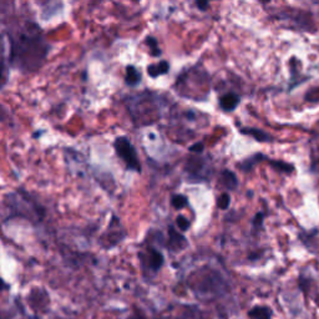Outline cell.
Instances as JSON below:
<instances>
[{
  "label": "cell",
  "instance_id": "cell-1",
  "mask_svg": "<svg viewBox=\"0 0 319 319\" xmlns=\"http://www.w3.org/2000/svg\"><path fill=\"white\" fill-rule=\"evenodd\" d=\"M9 64L24 74L39 71L50 53V44L41 28L31 20L17 21L8 30Z\"/></svg>",
  "mask_w": 319,
  "mask_h": 319
},
{
  "label": "cell",
  "instance_id": "cell-2",
  "mask_svg": "<svg viewBox=\"0 0 319 319\" xmlns=\"http://www.w3.org/2000/svg\"><path fill=\"white\" fill-rule=\"evenodd\" d=\"M155 100H156V95L149 93V91L128 96L126 99V107H127L133 122L140 125H149L156 120V117L152 115L159 109Z\"/></svg>",
  "mask_w": 319,
  "mask_h": 319
},
{
  "label": "cell",
  "instance_id": "cell-3",
  "mask_svg": "<svg viewBox=\"0 0 319 319\" xmlns=\"http://www.w3.org/2000/svg\"><path fill=\"white\" fill-rule=\"evenodd\" d=\"M114 149L117 156L120 157L126 165V168L135 172H141V163L139 160L138 152L130 140L125 136H120L114 142Z\"/></svg>",
  "mask_w": 319,
  "mask_h": 319
},
{
  "label": "cell",
  "instance_id": "cell-4",
  "mask_svg": "<svg viewBox=\"0 0 319 319\" xmlns=\"http://www.w3.org/2000/svg\"><path fill=\"white\" fill-rule=\"evenodd\" d=\"M224 282L217 273H208L207 276L201 278L197 284L192 286L194 292L200 297L201 294L205 296H214L216 293H221L224 288Z\"/></svg>",
  "mask_w": 319,
  "mask_h": 319
},
{
  "label": "cell",
  "instance_id": "cell-5",
  "mask_svg": "<svg viewBox=\"0 0 319 319\" xmlns=\"http://www.w3.org/2000/svg\"><path fill=\"white\" fill-rule=\"evenodd\" d=\"M141 259L142 266H145L146 270H150L152 273H157L162 268L165 263V257L160 251L155 248H149L145 253L139 254Z\"/></svg>",
  "mask_w": 319,
  "mask_h": 319
},
{
  "label": "cell",
  "instance_id": "cell-6",
  "mask_svg": "<svg viewBox=\"0 0 319 319\" xmlns=\"http://www.w3.org/2000/svg\"><path fill=\"white\" fill-rule=\"evenodd\" d=\"M9 55H7V53H5L4 40H3V36L0 35V90L8 84V80H9Z\"/></svg>",
  "mask_w": 319,
  "mask_h": 319
},
{
  "label": "cell",
  "instance_id": "cell-7",
  "mask_svg": "<svg viewBox=\"0 0 319 319\" xmlns=\"http://www.w3.org/2000/svg\"><path fill=\"white\" fill-rule=\"evenodd\" d=\"M166 247L170 252H179L187 247V240L184 235H179L173 226H168V242Z\"/></svg>",
  "mask_w": 319,
  "mask_h": 319
},
{
  "label": "cell",
  "instance_id": "cell-8",
  "mask_svg": "<svg viewBox=\"0 0 319 319\" xmlns=\"http://www.w3.org/2000/svg\"><path fill=\"white\" fill-rule=\"evenodd\" d=\"M29 302L35 310H42L49 305V296L42 288H34L29 294Z\"/></svg>",
  "mask_w": 319,
  "mask_h": 319
},
{
  "label": "cell",
  "instance_id": "cell-9",
  "mask_svg": "<svg viewBox=\"0 0 319 319\" xmlns=\"http://www.w3.org/2000/svg\"><path fill=\"white\" fill-rule=\"evenodd\" d=\"M241 103V98L235 93H229L224 94L223 96H221L219 99V107H221L223 111L226 112H232L237 109L238 105Z\"/></svg>",
  "mask_w": 319,
  "mask_h": 319
},
{
  "label": "cell",
  "instance_id": "cell-10",
  "mask_svg": "<svg viewBox=\"0 0 319 319\" xmlns=\"http://www.w3.org/2000/svg\"><path fill=\"white\" fill-rule=\"evenodd\" d=\"M240 132L242 133V135L249 136V138L254 139V140L258 142H272L273 140H275L272 135L267 133L266 131L259 130V128H256V127H243V128H241Z\"/></svg>",
  "mask_w": 319,
  "mask_h": 319
},
{
  "label": "cell",
  "instance_id": "cell-11",
  "mask_svg": "<svg viewBox=\"0 0 319 319\" xmlns=\"http://www.w3.org/2000/svg\"><path fill=\"white\" fill-rule=\"evenodd\" d=\"M170 71V64L166 60H161L156 64H151V65L147 66V74L152 79H156V77L161 76V75H166Z\"/></svg>",
  "mask_w": 319,
  "mask_h": 319
},
{
  "label": "cell",
  "instance_id": "cell-12",
  "mask_svg": "<svg viewBox=\"0 0 319 319\" xmlns=\"http://www.w3.org/2000/svg\"><path fill=\"white\" fill-rule=\"evenodd\" d=\"M141 72L139 71L138 68H135L133 65H127L126 66V71H125V84L127 86H138L141 82Z\"/></svg>",
  "mask_w": 319,
  "mask_h": 319
},
{
  "label": "cell",
  "instance_id": "cell-13",
  "mask_svg": "<svg viewBox=\"0 0 319 319\" xmlns=\"http://www.w3.org/2000/svg\"><path fill=\"white\" fill-rule=\"evenodd\" d=\"M264 160H267V157L264 156L263 154H259V152L258 154H253L252 156H249L246 160H243L242 162H241L240 167H241V170L245 171V172H249V171L253 170L254 166L258 165L259 162H262V161H264Z\"/></svg>",
  "mask_w": 319,
  "mask_h": 319
},
{
  "label": "cell",
  "instance_id": "cell-14",
  "mask_svg": "<svg viewBox=\"0 0 319 319\" xmlns=\"http://www.w3.org/2000/svg\"><path fill=\"white\" fill-rule=\"evenodd\" d=\"M272 309L266 305H257L248 312V317L251 319H272Z\"/></svg>",
  "mask_w": 319,
  "mask_h": 319
},
{
  "label": "cell",
  "instance_id": "cell-15",
  "mask_svg": "<svg viewBox=\"0 0 319 319\" xmlns=\"http://www.w3.org/2000/svg\"><path fill=\"white\" fill-rule=\"evenodd\" d=\"M269 165L275 168L276 171L278 172H282L286 173V175H291V173L294 172L296 167H294L292 163L289 162H284V161H280V160H268Z\"/></svg>",
  "mask_w": 319,
  "mask_h": 319
},
{
  "label": "cell",
  "instance_id": "cell-16",
  "mask_svg": "<svg viewBox=\"0 0 319 319\" xmlns=\"http://www.w3.org/2000/svg\"><path fill=\"white\" fill-rule=\"evenodd\" d=\"M222 182H223L224 187H226L227 190H230V191H233V190L237 189L238 186V179H237V176L235 175V173L232 172L231 170H224L222 171Z\"/></svg>",
  "mask_w": 319,
  "mask_h": 319
},
{
  "label": "cell",
  "instance_id": "cell-17",
  "mask_svg": "<svg viewBox=\"0 0 319 319\" xmlns=\"http://www.w3.org/2000/svg\"><path fill=\"white\" fill-rule=\"evenodd\" d=\"M145 44L147 45V48L150 49V54H151L154 58H160V56L162 55V50L160 49L159 41H157L156 37L146 36V39H145Z\"/></svg>",
  "mask_w": 319,
  "mask_h": 319
},
{
  "label": "cell",
  "instance_id": "cell-18",
  "mask_svg": "<svg viewBox=\"0 0 319 319\" xmlns=\"http://www.w3.org/2000/svg\"><path fill=\"white\" fill-rule=\"evenodd\" d=\"M14 8V0H0V23L10 15Z\"/></svg>",
  "mask_w": 319,
  "mask_h": 319
},
{
  "label": "cell",
  "instance_id": "cell-19",
  "mask_svg": "<svg viewBox=\"0 0 319 319\" xmlns=\"http://www.w3.org/2000/svg\"><path fill=\"white\" fill-rule=\"evenodd\" d=\"M171 205L175 210H182L189 205V198L184 195H173L171 198Z\"/></svg>",
  "mask_w": 319,
  "mask_h": 319
},
{
  "label": "cell",
  "instance_id": "cell-20",
  "mask_svg": "<svg viewBox=\"0 0 319 319\" xmlns=\"http://www.w3.org/2000/svg\"><path fill=\"white\" fill-rule=\"evenodd\" d=\"M230 203H231V196L224 192L217 198V206H218L219 210H227L230 207Z\"/></svg>",
  "mask_w": 319,
  "mask_h": 319
},
{
  "label": "cell",
  "instance_id": "cell-21",
  "mask_svg": "<svg viewBox=\"0 0 319 319\" xmlns=\"http://www.w3.org/2000/svg\"><path fill=\"white\" fill-rule=\"evenodd\" d=\"M35 2L44 9V12H50V9L58 7L60 0H35Z\"/></svg>",
  "mask_w": 319,
  "mask_h": 319
},
{
  "label": "cell",
  "instance_id": "cell-22",
  "mask_svg": "<svg viewBox=\"0 0 319 319\" xmlns=\"http://www.w3.org/2000/svg\"><path fill=\"white\" fill-rule=\"evenodd\" d=\"M176 224H177V227L182 231V232H186V231H189L190 227H191V223H190V221L185 216H177V218H176Z\"/></svg>",
  "mask_w": 319,
  "mask_h": 319
},
{
  "label": "cell",
  "instance_id": "cell-23",
  "mask_svg": "<svg viewBox=\"0 0 319 319\" xmlns=\"http://www.w3.org/2000/svg\"><path fill=\"white\" fill-rule=\"evenodd\" d=\"M263 219H264V213L263 212H258L254 216L253 218V222H252V224H253V229L254 231H259L263 229Z\"/></svg>",
  "mask_w": 319,
  "mask_h": 319
},
{
  "label": "cell",
  "instance_id": "cell-24",
  "mask_svg": "<svg viewBox=\"0 0 319 319\" xmlns=\"http://www.w3.org/2000/svg\"><path fill=\"white\" fill-rule=\"evenodd\" d=\"M305 100L309 103H319V87L315 89H310L305 94Z\"/></svg>",
  "mask_w": 319,
  "mask_h": 319
},
{
  "label": "cell",
  "instance_id": "cell-25",
  "mask_svg": "<svg viewBox=\"0 0 319 319\" xmlns=\"http://www.w3.org/2000/svg\"><path fill=\"white\" fill-rule=\"evenodd\" d=\"M189 150L190 152H195V154H202L203 150H205V145H203L202 142H196V144L192 145Z\"/></svg>",
  "mask_w": 319,
  "mask_h": 319
},
{
  "label": "cell",
  "instance_id": "cell-26",
  "mask_svg": "<svg viewBox=\"0 0 319 319\" xmlns=\"http://www.w3.org/2000/svg\"><path fill=\"white\" fill-rule=\"evenodd\" d=\"M196 3V7L198 8L200 10H202V12H206V10L208 9V3H210V0H195Z\"/></svg>",
  "mask_w": 319,
  "mask_h": 319
},
{
  "label": "cell",
  "instance_id": "cell-27",
  "mask_svg": "<svg viewBox=\"0 0 319 319\" xmlns=\"http://www.w3.org/2000/svg\"><path fill=\"white\" fill-rule=\"evenodd\" d=\"M8 119H9V112H8V110L0 104V122L8 121Z\"/></svg>",
  "mask_w": 319,
  "mask_h": 319
},
{
  "label": "cell",
  "instance_id": "cell-28",
  "mask_svg": "<svg viewBox=\"0 0 319 319\" xmlns=\"http://www.w3.org/2000/svg\"><path fill=\"white\" fill-rule=\"evenodd\" d=\"M312 171L315 173H319V161L315 160L312 165Z\"/></svg>",
  "mask_w": 319,
  "mask_h": 319
},
{
  "label": "cell",
  "instance_id": "cell-29",
  "mask_svg": "<svg viewBox=\"0 0 319 319\" xmlns=\"http://www.w3.org/2000/svg\"><path fill=\"white\" fill-rule=\"evenodd\" d=\"M313 301H314L315 304H317L318 307H319V293L313 294Z\"/></svg>",
  "mask_w": 319,
  "mask_h": 319
},
{
  "label": "cell",
  "instance_id": "cell-30",
  "mask_svg": "<svg viewBox=\"0 0 319 319\" xmlns=\"http://www.w3.org/2000/svg\"><path fill=\"white\" fill-rule=\"evenodd\" d=\"M5 288H7V284H5L4 281H3L2 278H0V292H2L3 289H5Z\"/></svg>",
  "mask_w": 319,
  "mask_h": 319
},
{
  "label": "cell",
  "instance_id": "cell-31",
  "mask_svg": "<svg viewBox=\"0 0 319 319\" xmlns=\"http://www.w3.org/2000/svg\"><path fill=\"white\" fill-rule=\"evenodd\" d=\"M127 319H142V318L139 317V315H131V317H128Z\"/></svg>",
  "mask_w": 319,
  "mask_h": 319
},
{
  "label": "cell",
  "instance_id": "cell-32",
  "mask_svg": "<svg viewBox=\"0 0 319 319\" xmlns=\"http://www.w3.org/2000/svg\"><path fill=\"white\" fill-rule=\"evenodd\" d=\"M259 2H261L262 4H268V3H270V0H259Z\"/></svg>",
  "mask_w": 319,
  "mask_h": 319
},
{
  "label": "cell",
  "instance_id": "cell-33",
  "mask_svg": "<svg viewBox=\"0 0 319 319\" xmlns=\"http://www.w3.org/2000/svg\"><path fill=\"white\" fill-rule=\"evenodd\" d=\"M26 319H39L37 317H29V318H26Z\"/></svg>",
  "mask_w": 319,
  "mask_h": 319
},
{
  "label": "cell",
  "instance_id": "cell-34",
  "mask_svg": "<svg viewBox=\"0 0 319 319\" xmlns=\"http://www.w3.org/2000/svg\"><path fill=\"white\" fill-rule=\"evenodd\" d=\"M132 2H139V0H132Z\"/></svg>",
  "mask_w": 319,
  "mask_h": 319
}]
</instances>
